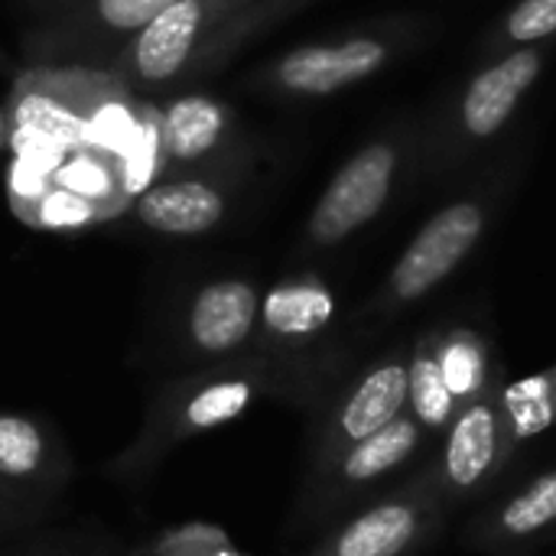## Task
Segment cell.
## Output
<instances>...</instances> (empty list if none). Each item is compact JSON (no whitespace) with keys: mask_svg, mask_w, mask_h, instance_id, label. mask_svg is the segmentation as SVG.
Returning a JSON list of instances; mask_svg holds the SVG:
<instances>
[{"mask_svg":"<svg viewBox=\"0 0 556 556\" xmlns=\"http://www.w3.org/2000/svg\"><path fill=\"white\" fill-rule=\"evenodd\" d=\"M10 202L33 225H85L130 208L163 173L160 108L101 68L26 65L7 94Z\"/></svg>","mask_w":556,"mask_h":556,"instance_id":"1","label":"cell"},{"mask_svg":"<svg viewBox=\"0 0 556 556\" xmlns=\"http://www.w3.org/2000/svg\"><path fill=\"white\" fill-rule=\"evenodd\" d=\"M531 140V124H515L511 137H505V143L417 228L365 303L362 316L368 323H388L414 309L479 251L528 169Z\"/></svg>","mask_w":556,"mask_h":556,"instance_id":"2","label":"cell"},{"mask_svg":"<svg viewBox=\"0 0 556 556\" xmlns=\"http://www.w3.org/2000/svg\"><path fill=\"white\" fill-rule=\"evenodd\" d=\"M554 52L556 39L476 62L430 111H420L410 189H450L479 169L505 143L508 130H515L518 111L547 72Z\"/></svg>","mask_w":556,"mask_h":556,"instance_id":"3","label":"cell"},{"mask_svg":"<svg viewBox=\"0 0 556 556\" xmlns=\"http://www.w3.org/2000/svg\"><path fill=\"white\" fill-rule=\"evenodd\" d=\"M261 397H280V381L257 352L166 378L150 394L134 440L104 463L108 479L143 482L182 443L241 420Z\"/></svg>","mask_w":556,"mask_h":556,"instance_id":"4","label":"cell"},{"mask_svg":"<svg viewBox=\"0 0 556 556\" xmlns=\"http://www.w3.org/2000/svg\"><path fill=\"white\" fill-rule=\"evenodd\" d=\"M430 13H388L336 36L293 46L248 75V88L274 101H319L355 88L427 46Z\"/></svg>","mask_w":556,"mask_h":556,"instance_id":"5","label":"cell"},{"mask_svg":"<svg viewBox=\"0 0 556 556\" xmlns=\"http://www.w3.org/2000/svg\"><path fill=\"white\" fill-rule=\"evenodd\" d=\"M420 111L397 114L375 130L326 182L306 215L296 251L316 257L336 251L378 222L414 182Z\"/></svg>","mask_w":556,"mask_h":556,"instance_id":"6","label":"cell"},{"mask_svg":"<svg viewBox=\"0 0 556 556\" xmlns=\"http://www.w3.org/2000/svg\"><path fill=\"white\" fill-rule=\"evenodd\" d=\"M339 319V296L316 270L280 277L261 296L254 349L277 375L280 397H309L316 365Z\"/></svg>","mask_w":556,"mask_h":556,"instance_id":"7","label":"cell"},{"mask_svg":"<svg viewBox=\"0 0 556 556\" xmlns=\"http://www.w3.org/2000/svg\"><path fill=\"white\" fill-rule=\"evenodd\" d=\"M248 3L251 0H176L124 46L108 65V75L134 94H153L192 78V68L218 29Z\"/></svg>","mask_w":556,"mask_h":556,"instance_id":"8","label":"cell"},{"mask_svg":"<svg viewBox=\"0 0 556 556\" xmlns=\"http://www.w3.org/2000/svg\"><path fill=\"white\" fill-rule=\"evenodd\" d=\"M176 0H72L23 36L26 65L101 68Z\"/></svg>","mask_w":556,"mask_h":556,"instance_id":"9","label":"cell"},{"mask_svg":"<svg viewBox=\"0 0 556 556\" xmlns=\"http://www.w3.org/2000/svg\"><path fill=\"white\" fill-rule=\"evenodd\" d=\"M264 290L244 274L199 283L173 316L169 355L186 368L222 365L254 349Z\"/></svg>","mask_w":556,"mask_h":556,"instance_id":"10","label":"cell"},{"mask_svg":"<svg viewBox=\"0 0 556 556\" xmlns=\"http://www.w3.org/2000/svg\"><path fill=\"white\" fill-rule=\"evenodd\" d=\"M427 440L430 437L420 430V424L410 414L397 417L375 437L349 446L326 469L306 476L296 502V518L303 525H323L345 515L368 492L404 472L424 453Z\"/></svg>","mask_w":556,"mask_h":556,"instance_id":"11","label":"cell"},{"mask_svg":"<svg viewBox=\"0 0 556 556\" xmlns=\"http://www.w3.org/2000/svg\"><path fill=\"white\" fill-rule=\"evenodd\" d=\"M407 355L410 345L384 352L323 407V417L309 437L306 476L326 469L349 446L375 437L407 414Z\"/></svg>","mask_w":556,"mask_h":556,"instance_id":"12","label":"cell"},{"mask_svg":"<svg viewBox=\"0 0 556 556\" xmlns=\"http://www.w3.org/2000/svg\"><path fill=\"white\" fill-rule=\"evenodd\" d=\"M446 511L430 482L414 476L336 525L309 556H414L440 534Z\"/></svg>","mask_w":556,"mask_h":556,"instance_id":"13","label":"cell"},{"mask_svg":"<svg viewBox=\"0 0 556 556\" xmlns=\"http://www.w3.org/2000/svg\"><path fill=\"white\" fill-rule=\"evenodd\" d=\"M244 169L248 150L205 169L163 176L134 195L130 212L153 235L202 238L228 218L231 202L244 182Z\"/></svg>","mask_w":556,"mask_h":556,"instance_id":"14","label":"cell"},{"mask_svg":"<svg viewBox=\"0 0 556 556\" xmlns=\"http://www.w3.org/2000/svg\"><path fill=\"white\" fill-rule=\"evenodd\" d=\"M498 388H492L456 414V420L443 433L437 463L424 472V479L443 498L446 508L476 498L502 476L508 459L518 453L508 440V427L498 407Z\"/></svg>","mask_w":556,"mask_h":556,"instance_id":"15","label":"cell"},{"mask_svg":"<svg viewBox=\"0 0 556 556\" xmlns=\"http://www.w3.org/2000/svg\"><path fill=\"white\" fill-rule=\"evenodd\" d=\"M68 479L72 456L55 424L39 414L0 410V498L49 511Z\"/></svg>","mask_w":556,"mask_h":556,"instance_id":"16","label":"cell"},{"mask_svg":"<svg viewBox=\"0 0 556 556\" xmlns=\"http://www.w3.org/2000/svg\"><path fill=\"white\" fill-rule=\"evenodd\" d=\"M244 153L235 111L212 94H179L160 108L163 176L192 173Z\"/></svg>","mask_w":556,"mask_h":556,"instance_id":"17","label":"cell"},{"mask_svg":"<svg viewBox=\"0 0 556 556\" xmlns=\"http://www.w3.org/2000/svg\"><path fill=\"white\" fill-rule=\"evenodd\" d=\"M433 349H437L440 375H443L453 401L459 404V410L502 384L495 355H492V342L479 329H469V326L433 329Z\"/></svg>","mask_w":556,"mask_h":556,"instance_id":"18","label":"cell"},{"mask_svg":"<svg viewBox=\"0 0 556 556\" xmlns=\"http://www.w3.org/2000/svg\"><path fill=\"white\" fill-rule=\"evenodd\" d=\"M556 528V469L502 502L492 515L472 525V541L485 547H508Z\"/></svg>","mask_w":556,"mask_h":556,"instance_id":"19","label":"cell"},{"mask_svg":"<svg viewBox=\"0 0 556 556\" xmlns=\"http://www.w3.org/2000/svg\"><path fill=\"white\" fill-rule=\"evenodd\" d=\"M407 414L420 424L427 437H443L446 427L456 420L459 404L453 401L433 349V329H424L410 342L407 355Z\"/></svg>","mask_w":556,"mask_h":556,"instance_id":"20","label":"cell"},{"mask_svg":"<svg viewBox=\"0 0 556 556\" xmlns=\"http://www.w3.org/2000/svg\"><path fill=\"white\" fill-rule=\"evenodd\" d=\"M498 407L508 427L511 446H525L528 440L556 427V365L508 381L498 388Z\"/></svg>","mask_w":556,"mask_h":556,"instance_id":"21","label":"cell"},{"mask_svg":"<svg viewBox=\"0 0 556 556\" xmlns=\"http://www.w3.org/2000/svg\"><path fill=\"white\" fill-rule=\"evenodd\" d=\"M556 39V0H518L511 3L479 39L476 62H492L508 52L554 42Z\"/></svg>","mask_w":556,"mask_h":556,"instance_id":"22","label":"cell"},{"mask_svg":"<svg viewBox=\"0 0 556 556\" xmlns=\"http://www.w3.org/2000/svg\"><path fill=\"white\" fill-rule=\"evenodd\" d=\"M316 0H251L248 7H241L212 39V46L202 52L199 65L192 68V78L212 75L215 68H222L238 49H244L251 39H257L261 33H267L270 26L283 23L287 16H293L296 10L309 7Z\"/></svg>","mask_w":556,"mask_h":556,"instance_id":"23","label":"cell"},{"mask_svg":"<svg viewBox=\"0 0 556 556\" xmlns=\"http://www.w3.org/2000/svg\"><path fill=\"white\" fill-rule=\"evenodd\" d=\"M127 556H244L225 528L212 521H182L156 531Z\"/></svg>","mask_w":556,"mask_h":556,"instance_id":"24","label":"cell"},{"mask_svg":"<svg viewBox=\"0 0 556 556\" xmlns=\"http://www.w3.org/2000/svg\"><path fill=\"white\" fill-rule=\"evenodd\" d=\"M49 511H33V508H13V511H0V538L20 534V531H33Z\"/></svg>","mask_w":556,"mask_h":556,"instance_id":"25","label":"cell"},{"mask_svg":"<svg viewBox=\"0 0 556 556\" xmlns=\"http://www.w3.org/2000/svg\"><path fill=\"white\" fill-rule=\"evenodd\" d=\"M16 72H20L16 62H13V59L7 55V49L0 46V75H13V78H16Z\"/></svg>","mask_w":556,"mask_h":556,"instance_id":"26","label":"cell"},{"mask_svg":"<svg viewBox=\"0 0 556 556\" xmlns=\"http://www.w3.org/2000/svg\"><path fill=\"white\" fill-rule=\"evenodd\" d=\"M7 137H10V124H7V108L0 104V153L7 150Z\"/></svg>","mask_w":556,"mask_h":556,"instance_id":"27","label":"cell"},{"mask_svg":"<svg viewBox=\"0 0 556 556\" xmlns=\"http://www.w3.org/2000/svg\"><path fill=\"white\" fill-rule=\"evenodd\" d=\"M39 3H52V7H59V10H62V7H68L72 0H39Z\"/></svg>","mask_w":556,"mask_h":556,"instance_id":"28","label":"cell"},{"mask_svg":"<svg viewBox=\"0 0 556 556\" xmlns=\"http://www.w3.org/2000/svg\"><path fill=\"white\" fill-rule=\"evenodd\" d=\"M13 508H16V505H10V502H3V498H0V511H13ZM33 511H36V508H33Z\"/></svg>","mask_w":556,"mask_h":556,"instance_id":"29","label":"cell"},{"mask_svg":"<svg viewBox=\"0 0 556 556\" xmlns=\"http://www.w3.org/2000/svg\"><path fill=\"white\" fill-rule=\"evenodd\" d=\"M124 556H127V554H124Z\"/></svg>","mask_w":556,"mask_h":556,"instance_id":"30","label":"cell"}]
</instances>
